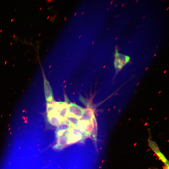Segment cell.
<instances>
[{"label": "cell", "mask_w": 169, "mask_h": 169, "mask_svg": "<svg viewBox=\"0 0 169 169\" xmlns=\"http://www.w3.org/2000/svg\"><path fill=\"white\" fill-rule=\"evenodd\" d=\"M47 117L49 122L53 125L57 126L62 122L60 117L54 111L47 114Z\"/></svg>", "instance_id": "5b68a950"}, {"label": "cell", "mask_w": 169, "mask_h": 169, "mask_svg": "<svg viewBox=\"0 0 169 169\" xmlns=\"http://www.w3.org/2000/svg\"></svg>", "instance_id": "ba28073f"}, {"label": "cell", "mask_w": 169, "mask_h": 169, "mask_svg": "<svg viewBox=\"0 0 169 169\" xmlns=\"http://www.w3.org/2000/svg\"><path fill=\"white\" fill-rule=\"evenodd\" d=\"M115 58L114 64L116 69L117 71L120 70L130 60L129 57L119 54L117 50H116L115 54Z\"/></svg>", "instance_id": "6da1fadb"}, {"label": "cell", "mask_w": 169, "mask_h": 169, "mask_svg": "<svg viewBox=\"0 0 169 169\" xmlns=\"http://www.w3.org/2000/svg\"><path fill=\"white\" fill-rule=\"evenodd\" d=\"M149 145L151 149L157 155L159 159L167 166L168 165V161L165 156L161 152L157 144L154 141L149 140L148 141Z\"/></svg>", "instance_id": "277c9868"}, {"label": "cell", "mask_w": 169, "mask_h": 169, "mask_svg": "<svg viewBox=\"0 0 169 169\" xmlns=\"http://www.w3.org/2000/svg\"><path fill=\"white\" fill-rule=\"evenodd\" d=\"M94 115L93 110L91 108L89 107L86 109H84L83 116L79 120L90 121Z\"/></svg>", "instance_id": "8992f818"}, {"label": "cell", "mask_w": 169, "mask_h": 169, "mask_svg": "<svg viewBox=\"0 0 169 169\" xmlns=\"http://www.w3.org/2000/svg\"><path fill=\"white\" fill-rule=\"evenodd\" d=\"M68 109L69 113L79 119L82 117L84 111V109L72 103L68 104Z\"/></svg>", "instance_id": "7a4b0ae2"}, {"label": "cell", "mask_w": 169, "mask_h": 169, "mask_svg": "<svg viewBox=\"0 0 169 169\" xmlns=\"http://www.w3.org/2000/svg\"><path fill=\"white\" fill-rule=\"evenodd\" d=\"M46 110L47 114L54 111V109L52 103H47Z\"/></svg>", "instance_id": "52a82bcc"}, {"label": "cell", "mask_w": 169, "mask_h": 169, "mask_svg": "<svg viewBox=\"0 0 169 169\" xmlns=\"http://www.w3.org/2000/svg\"><path fill=\"white\" fill-rule=\"evenodd\" d=\"M44 88L46 100L47 103L52 104L53 97L51 88L49 81L44 76Z\"/></svg>", "instance_id": "3957f363"}]
</instances>
